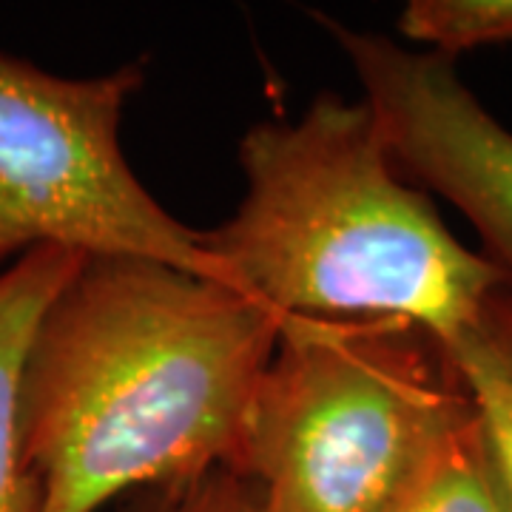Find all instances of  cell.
Here are the masks:
<instances>
[{
	"mask_svg": "<svg viewBox=\"0 0 512 512\" xmlns=\"http://www.w3.org/2000/svg\"><path fill=\"white\" fill-rule=\"evenodd\" d=\"M282 316L154 259L86 256L37 322L20 441L40 512L237 467Z\"/></svg>",
	"mask_w": 512,
	"mask_h": 512,
	"instance_id": "6da1fadb",
	"label": "cell"
},
{
	"mask_svg": "<svg viewBox=\"0 0 512 512\" xmlns=\"http://www.w3.org/2000/svg\"><path fill=\"white\" fill-rule=\"evenodd\" d=\"M245 194L202 231L239 291L279 316L419 325L453 342L501 285L393 165L365 100L325 92L239 140Z\"/></svg>",
	"mask_w": 512,
	"mask_h": 512,
	"instance_id": "7a4b0ae2",
	"label": "cell"
},
{
	"mask_svg": "<svg viewBox=\"0 0 512 512\" xmlns=\"http://www.w3.org/2000/svg\"><path fill=\"white\" fill-rule=\"evenodd\" d=\"M473 419L447 342L419 325L282 316L234 476L262 512H399Z\"/></svg>",
	"mask_w": 512,
	"mask_h": 512,
	"instance_id": "3957f363",
	"label": "cell"
},
{
	"mask_svg": "<svg viewBox=\"0 0 512 512\" xmlns=\"http://www.w3.org/2000/svg\"><path fill=\"white\" fill-rule=\"evenodd\" d=\"M143 83V63L60 77L0 52V265L57 245L237 288L202 231L168 214L128 165L120 123Z\"/></svg>",
	"mask_w": 512,
	"mask_h": 512,
	"instance_id": "277c9868",
	"label": "cell"
},
{
	"mask_svg": "<svg viewBox=\"0 0 512 512\" xmlns=\"http://www.w3.org/2000/svg\"><path fill=\"white\" fill-rule=\"evenodd\" d=\"M348 55L393 165L458 208L512 293V131L464 86L456 60L319 18Z\"/></svg>",
	"mask_w": 512,
	"mask_h": 512,
	"instance_id": "5b68a950",
	"label": "cell"
},
{
	"mask_svg": "<svg viewBox=\"0 0 512 512\" xmlns=\"http://www.w3.org/2000/svg\"><path fill=\"white\" fill-rule=\"evenodd\" d=\"M83 259L46 245L0 271V512H40V481L20 441V376L40 316Z\"/></svg>",
	"mask_w": 512,
	"mask_h": 512,
	"instance_id": "8992f818",
	"label": "cell"
},
{
	"mask_svg": "<svg viewBox=\"0 0 512 512\" xmlns=\"http://www.w3.org/2000/svg\"><path fill=\"white\" fill-rule=\"evenodd\" d=\"M447 348L467 382L512 510V293L498 285Z\"/></svg>",
	"mask_w": 512,
	"mask_h": 512,
	"instance_id": "52a82bcc",
	"label": "cell"
},
{
	"mask_svg": "<svg viewBox=\"0 0 512 512\" xmlns=\"http://www.w3.org/2000/svg\"><path fill=\"white\" fill-rule=\"evenodd\" d=\"M399 512H512L478 416L447 441Z\"/></svg>",
	"mask_w": 512,
	"mask_h": 512,
	"instance_id": "ba28073f",
	"label": "cell"
},
{
	"mask_svg": "<svg viewBox=\"0 0 512 512\" xmlns=\"http://www.w3.org/2000/svg\"><path fill=\"white\" fill-rule=\"evenodd\" d=\"M424 52L456 60L461 52L512 43V0H410L396 20Z\"/></svg>",
	"mask_w": 512,
	"mask_h": 512,
	"instance_id": "9c48e42d",
	"label": "cell"
},
{
	"mask_svg": "<svg viewBox=\"0 0 512 512\" xmlns=\"http://www.w3.org/2000/svg\"><path fill=\"white\" fill-rule=\"evenodd\" d=\"M146 512H262L248 481L231 470H211L180 484L157 487Z\"/></svg>",
	"mask_w": 512,
	"mask_h": 512,
	"instance_id": "30bf717a",
	"label": "cell"
}]
</instances>
